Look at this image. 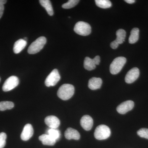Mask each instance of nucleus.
Returning <instances> with one entry per match:
<instances>
[{
    "instance_id": "f03ea898",
    "label": "nucleus",
    "mask_w": 148,
    "mask_h": 148,
    "mask_svg": "<svg viewBox=\"0 0 148 148\" xmlns=\"http://www.w3.org/2000/svg\"><path fill=\"white\" fill-rule=\"evenodd\" d=\"M46 42L47 39L45 37H39L31 44L28 48V53L31 54L38 53L42 49Z\"/></svg>"
},
{
    "instance_id": "cd10ccee",
    "label": "nucleus",
    "mask_w": 148,
    "mask_h": 148,
    "mask_svg": "<svg viewBox=\"0 0 148 148\" xmlns=\"http://www.w3.org/2000/svg\"><path fill=\"white\" fill-rule=\"evenodd\" d=\"M94 61H95V64L96 65H98L100 64V61H101V58H100V56H96L95 58H93Z\"/></svg>"
},
{
    "instance_id": "2eb2a0df",
    "label": "nucleus",
    "mask_w": 148,
    "mask_h": 148,
    "mask_svg": "<svg viewBox=\"0 0 148 148\" xmlns=\"http://www.w3.org/2000/svg\"><path fill=\"white\" fill-rule=\"evenodd\" d=\"M27 45V41L23 39H20L14 43L13 47V51L14 53L17 54L24 49Z\"/></svg>"
},
{
    "instance_id": "f8f14e48",
    "label": "nucleus",
    "mask_w": 148,
    "mask_h": 148,
    "mask_svg": "<svg viewBox=\"0 0 148 148\" xmlns=\"http://www.w3.org/2000/svg\"><path fill=\"white\" fill-rule=\"evenodd\" d=\"M80 124L84 129L89 131L91 129L93 125V120L90 116H84L81 119Z\"/></svg>"
},
{
    "instance_id": "a878e982",
    "label": "nucleus",
    "mask_w": 148,
    "mask_h": 148,
    "mask_svg": "<svg viewBox=\"0 0 148 148\" xmlns=\"http://www.w3.org/2000/svg\"><path fill=\"white\" fill-rule=\"evenodd\" d=\"M7 135L4 132L0 133V148H3L6 145Z\"/></svg>"
},
{
    "instance_id": "f3484780",
    "label": "nucleus",
    "mask_w": 148,
    "mask_h": 148,
    "mask_svg": "<svg viewBox=\"0 0 148 148\" xmlns=\"http://www.w3.org/2000/svg\"><path fill=\"white\" fill-rule=\"evenodd\" d=\"M39 3L41 5L45 8L48 14H49L50 16H52L53 15V8H52L50 1L49 0H40Z\"/></svg>"
},
{
    "instance_id": "423d86ee",
    "label": "nucleus",
    "mask_w": 148,
    "mask_h": 148,
    "mask_svg": "<svg viewBox=\"0 0 148 148\" xmlns=\"http://www.w3.org/2000/svg\"><path fill=\"white\" fill-rule=\"evenodd\" d=\"M61 79L58 70L54 69L49 75L45 81V84L47 87L53 86L57 84Z\"/></svg>"
},
{
    "instance_id": "ddd939ff",
    "label": "nucleus",
    "mask_w": 148,
    "mask_h": 148,
    "mask_svg": "<svg viewBox=\"0 0 148 148\" xmlns=\"http://www.w3.org/2000/svg\"><path fill=\"white\" fill-rule=\"evenodd\" d=\"M65 137L67 140H79L80 138V135L76 130L69 127L65 131Z\"/></svg>"
},
{
    "instance_id": "c85d7f7f",
    "label": "nucleus",
    "mask_w": 148,
    "mask_h": 148,
    "mask_svg": "<svg viewBox=\"0 0 148 148\" xmlns=\"http://www.w3.org/2000/svg\"><path fill=\"white\" fill-rule=\"evenodd\" d=\"M4 10V7L3 5L0 3V19L1 18L3 13Z\"/></svg>"
},
{
    "instance_id": "9b49d317",
    "label": "nucleus",
    "mask_w": 148,
    "mask_h": 148,
    "mask_svg": "<svg viewBox=\"0 0 148 148\" xmlns=\"http://www.w3.org/2000/svg\"><path fill=\"white\" fill-rule=\"evenodd\" d=\"M45 122L49 128L57 129L60 124V121L57 117L49 116L45 118Z\"/></svg>"
},
{
    "instance_id": "2f4dec72",
    "label": "nucleus",
    "mask_w": 148,
    "mask_h": 148,
    "mask_svg": "<svg viewBox=\"0 0 148 148\" xmlns=\"http://www.w3.org/2000/svg\"><path fill=\"white\" fill-rule=\"evenodd\" d=\"M0 81H1V78H0Z\"/></svg>"
},
{
    "instance_id": "6ab92c4d",
    "label": "nucleus",
    "mask_w": 148,
    "mask_h": 148,
    "mask_svg": "<svg viewBox=\"0 0 148 148\" xmlns=\"http://www.w3.org/2000/svg\"><path fill=\"white\" fill-rule=\"evenodd\" d=\"M139 29L137 28H133L131 30L129 38L130 43L134 44L138 41L139 40Z\"/></svg>"
},
{
    "instance_id": "20e7f679",
    "label": "nucleus",
    "mask_w": 148,
    "mask_h": 148,
    "mask_svg": "<svg viewBox=\"0 0 148 148\" xmlns=\"http://www.w3.org/2000/svg\"><path fill=\"white\" fill-rule=\"evenodd\" d=\"M126 62V58L118 57L115 58L110 66V72L112 75H116L121 71Z\"/></svg>"
},
{
    "instance_id": "1a4fd4ad",
    "label": "nucleus",
    "mask_w": 148,
    "mask_h": 148,
    "mask_svg": "<svg viewBox=\"0 0 148 148\" xmlns=\"http://www.w3.org/2000/svg\"><path fill=\"white\" fill-rule=\"evenodd\" d=\"M134 103L132 101H125L120 104L116 108L118 112L122 114H126L134 108Z\"/></svg>"
},
{
    "instance_id": "0eeeda50",
    "label": "nucleus",
    "mask_w": 148,
    "mask_h": 148,
    "mask_svg": "<svg viewBox=\"0 0 148 148\" xmlns=\"http://www.w3.org/2000/svg\"><path fill=\"white\" fill-rule=\"evenodd\" d=\"M19 79L17 77L12 76L8 78L3 86L2 89L5 92L10 91L18 86Z\"/></svg>"
},
{
    "instance_id": "c756f323",
    "label": "nucleus",
    "mask_w": 148,
    "mask_h": 148,
    "mask_svg": "<svg viewBox=\"0 0 148 148\" xmlns=\"http://www.w3.org/2000/svg\"><path fill=\"white\" fill-rule=\"evenodd\" d=\"M125 1L129 4H132L135 2V0H125Z\"/></svg>"
},
{
    "instance_id": "6e6552de",
    "label": "nucleus",
    "mask_w": 148,
    "mask_h": 148,
    "mask_svg": "<svg viewBox=\"0 0 148 148\" xmlns=\"http://www.w3.org/2000/svg\"><path fill=\"white\" fill-rule=\"evenodd\" d=\"M140 75V71L138 68H133L127 72L125 77V82L127 84H131L135 81Z\"/></svg>"
},
{
    "instance_id": "aec40b11",
    "label": "nucleus",
    "mask_w": 148,
    "mask_h": 148,
    "mask_svg": "<svg viewBox=\"0 0 148 148\" xmlns=\"http://www.w3.org/2000/svg\"><path fill=\"white\" fill-rule=\"evenodd\" d=\"M46 134L50 136L51 138L56 141H58L61 137V132L59 130L57 129L50 128L48 129L47 131Z\"/></svg>"
},
{
    "instance_id": "b1692460",
    "label": "nucleus",
    "mask_w": 148,
    "mask_h": 148,
    "mask_svg": "<svg viewBox=\"0 0 148 148\" xmlns=\"http://www.w3.org/2000/svg\"><path fill=\"white\" fill-rule=\"evenodd\" d=\"M79 2V0H69L67 3L64 4L62 7L64 9L72 8L75 6Z\"/></svg>"
},
{
    "instance_id": "bb28decb",
    "label": "nucleus",
    "mask_w": 148,
    "mask_h": 148,
    "mask_svg": "<svg viewBox=\"0 0 148 148\" xmlns=\"http://www.w3.org/2000/svg\"><path fill=\"white\" fill-rule=\"evenodd\" d=\"M119 45V44L115 40L111 42L110 44L111 47L113 49H116L118 47Z\"/></svg>"
},
{
    "instance_id": "7c9ffc66",
    "label": "nucleus",
    "mask_w": 148,
    "mask_h": 148,
    "mask_svg": "<svg viewBox=\"0 0 148 148\" xmlns=\"http://www.w3.org/2000/svg\"><path fill=\"white\" fill-rule=\"evenodd\" d=\"M7 1H5V0H0V3L3 5L5 4Z\"/></svg>"
},
{
    "instance_id": "7ed1b4c3",
    "label": "nucleus",
    "mask_w": 148,
    "mask_h": 148,
    "mask_svg": "<svg viewBox=\"0 0 148 148\" xmlns=\"http://www.w3.org/2000/svg\"><path fill=\"white\" fill-rule=\"evenodd\" d=\"M110 135V129L105 125H101L97 126L94 132V137L98 140H106L109 138Z\"/></svg>"
},
{
    "instance_id": "f257e3e1",
    "label": "nucleus",
    "mask_w": 148,
    "mask_h": 148,
    "mask_svg": "<svg viewBox=\"0 0 148 148\" xmlns=\"http://www.w3.org/2000/svg\"><path fill=\"white\" fill-rule=\"evenodd\" d=\"M75 92V88L70 84H64L59 88L57 92V95L60 99L67 101L70 99Z\"/></svg>"
},
{
    "instance_id": "4be33fe9",
    "label": "nucleus",
    "mask_w": 148,
    "mask_h": 148,
    "mask_svg": "<svg viewBox=\"0 0 148 148\" xmlns=\"http://www.w3.org/2000/svg\"><path fill=\"white\" fill-rule=\"evenodd\" d=\"M95 3L98 7L101 8H110L112 5L110 1L108 0H95Z\"/></svg>"
},
{
    "instance_id": "393cba45",
    "label": "nucleus",
    "mask_w": 148,
    "mask_h": 148,
    "mask_svg": "<svg viewBox=\"0 0 148 148\" xmlns=\"http://www.w3.org/2000/svg\"><path fill=\"white\" fill-rule=\"evenodd\" d=\"M137 134L141 138L148 139V129L147 128H141L138 130Z\"/></svg>"
},
{
    "instance_id": "a211bd4d",
    "label": "nucleus",
    "mask_w": 148,
    "mask_h": 148,
    "mask_svg": "<svg viewBox=\"0 0 148 148\" xmlns=\"http://www.w3.org/2000/svg\"><path fill=\"white\" fill-rule=\"evenodd\" d=\"M84 66L85 69L89 71L94 70L96 68V64L93 58L91 59L88 57L85 58Z\"/></svg>"
},
{
    "instance_id": "dca6fc26",
    "label": "nucleus",
    "mask_w": 148,
    "mask_h": 148,
    "mask_svg": "<svg viewBox=\"0 0 148 148\" xmlns=\"http://www.w3.org/2000/svg\"><path fill=\"white\" fill-rule=\"evenodd\" d=\"M39 139L41 141L43 145H45L53 146L56 143L55 140L46 134L40 135L39 137Z\"/></svg>"
},
{
    "instance_id": "39448f33",
    "label": "nucleus",
    "mask_w": 148,
    "mask_h": 148,
    "mask_svg": "<svg viewBox=\"0 0 148 148\" xmlns=\"http://www.w3.org/2000/svg\"><path fill=\"white\" fill-rule=\"evenodd\" d=\"M74 32L77 34L82 36H87L90 34L91 28L88 23L84 21L77 22L74 28Z\"/></svg>"
},
{
    "instance_id": "4468645a",
    "label": "nucleus",
    "mask_w": 148,
    "mask_h": 148,
    "mask_svg": "<svg viewBox=\"0 0 148 148\" xmlns=\"http://www.w3.org/2000/svg\"><path fill=\"white\" fill-rule=\"evenodd\" d=\"M102 80L100 78L92 77L88 81V87L92 90H97L101 88L102 86Z\"/></svg>"
},
{
    "instance_id": "5701e85b",
    "label": "nucleus",
    "mask_w": 148,
    "mask_h": 148,
    "mask_svg": "<svg viewBox=\"0 0 148 148\" xmlns=\"http://www.w3.org/2000/svg\"><path fill=\"white\" fill-rule=\"evenodd\" d=\"M14 104L10 101H2L0 102V111H5L13 108Z\"/></svg>"
},
{
    "instance_id": "9d476101",
    "label": "nucleus",
    "mask_w": 148,
    "mask_h": 148,
    "mask_svg": "<svg viewBox=\"0 0 148 148\" xmlns=\"http://www.w3.org/2000/svg\"><path fill=\"white\" fill-rule=\"evenodd\" d=\"M34 134V129L32 125L27 124L25 125L21 135V140L23 141H28Z\"/></svg>"
},
{
    "instance_id": "412c9836",
    "label": "nucleus",
    "mask_w": 148,
    "mask_h": 148,
    "mask_svg": "<svg viewBox=\"0 0 148 148\" xmlns=\"http://www.w3.org/2000/svg\"><path fill=\"white\" fill-rule=\"evenodd\" d=\"M116 41L119 44H121L124 42L126 32L124 30L120 29L116 32Z\"/></svg>"
}]
</instances>
